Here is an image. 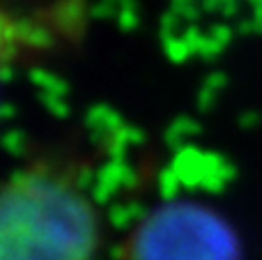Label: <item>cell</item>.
Segmentation results:
<instances>
[{
  "mask_svg": "<svg viewBox=\"0 0 262 260\" xmlns=\"http://www.w3.org/2000/svg\"><path fill=\"white\" fill-rule=\"evenodd\" d=\"M118 260H242L235 226L198 201H168L149 210L118 247Z\"/></svg>",
  "mask_w": 262,
  "mask_h": 260,
  "instance_id": "2",
  "label": "cell"
},
{
  "mask_svg": "<svg viewBox=\"0 0 262 260\" xmlns=\"http://www.w3.org/2000/svg\"><path fill=\"white\" fill-rule=\"evenodd\" d=\"M101 214L81 166L37 157L18 166L0 191V260H95Z\"/></svg>",
  "mask_w": 262,
  "mask_h": 260,
  "instance_id": "1",
  "label": "cell"
}]
</instances>
